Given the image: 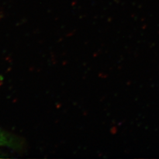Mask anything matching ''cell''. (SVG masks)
Wrapping results in <instances>:
<instances>
[{
  "label": "cell",
  "instance_id": "6da1fadb",
  "mask_svg": "<svg viewBox=\"0 0 159 159\" xmlns=\"http://www.w3.org/2000/svg\"><path fill=\"white\" fill-rule=\"evenodd\" d=\"M11 145V140L6 133L0 131V147Z\"/></svg>",
  "mask_w": 159,
  "mask_h": 159
}]
</instances>
